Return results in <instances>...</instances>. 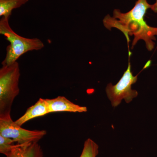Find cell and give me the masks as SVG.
Wrapping results in <instances>:
<instances>
[{
  "label": "cell",
  "instance_id": "1",
  "mask_svg": "<svg viewBox=\"0 0 157 157\" xmlns=\"http://www.w3.org/2000/svg\"><path fill=\"white\" fill-rule=\"evenodd\" d=\"M151 6L147 0H137L134 8L127 13H122L119 9H115L113 17L107 15L104 17V25L109 30L112 28L119 29L124 34L128 42L129 36L134 35L132 48L138 40L142 39L146 43L147 50L151 51L155 47L153 41L156 40L157 28L150 26L144 20L146 11L151 9Z\"/></svg>",
  "mask_w": 157,
  "mask_h": 157
},
{
  "label": "cell",
  "instance_id": "2",
  "mask_svg": "<svg viewBox=\"0 0 157 157\" xmlns=\"http://www.w3.org/2000/svg\"><path fill=\"white\" fill-rule=\"evenodd\" d=\"M9 19L2 17L0 20V34L10 43L6 48V57L2 63V66L13 63L25 53L40 50L44 47L43 42L38 38H25L15 33L10 26Z\"/></svg>",
  "mask_w": 157,
  "mask_h": 157
},
{
  "label": "cell",
  "instance_id": "3",
  "mask_svg": "<svg viewBox=\"0 0 157 157\" xmlns=\"http://www.w3.org/2000/svg\"><path fill=\"white\" fill-rule=\"evenodd\" d=\"M20 77L17 61L0 69V118L11 116V106L20 92Z\"/></svg>",
  "mask_w": 157,
  "mask_h": 157
},
{
  "label": "cell",
  "instance_id": "4",
  "mask_svg": "<svg viewBox=\"0 0 157 157\" xmlns=\"http://www.w3.org/2000/svg\"><path fill=\"white\" fill-rule=\"evenodd\" d=\"M137 76H134L131 71V65L129 62L126 71L116 84L111 83L107 84L106 88L107 98L111 102L113 107H115L120 104L123 100L129 103L138 96L136 90H132V85L137 81Z\"/></svg>",
  "mask_w": 157,
  "mask_h": 157
},
{
  "label": "cell",
  "instance_id": "5",
  "mask_svg": "<svg viewBox=\"0 0 157 157\" xmlns=\"http://www.w3.org/2000/svg\"><path fill=\"white\" fill-rule=\"evenodd\" d=\"M46 134L45 130L23 128L12 120L11 116L0 118V135L13 139L17 144L38 142Z\"/></svg>",
  "mask_w": 157,
  "mask_h": 157
},
{
  "label": "cell",
  "instance_id": "6",
  "mask_svg": "<svg viewBox=\"0 0 157 157\" xmlns=\"http://www.w3.org/2000/svg\"><path fill=\"white\" fill-rule=\"evenodd\" d=\"M46 100L48 104L49 113L61 112L83 113L87 111V107L74 104L63 96Z\"/></svg>",
  "mask_w": 157,
  "mask_h": 157
},
{
  "label": "cell",
  "instance_id": "7",
  "mask_svg": "<svg viewBox=\"0 0 157 157\" xmlns=\"http://www.w3.org/2000/svg\"><path fill=\"white\" fill-rule=\"evenodd\" d=\"M49 113L48 105L46 99L39 98L34 105L29 107L25 114L15 121L16 124L21 126L28 121Z\"/></svg>",
  "mask_w": 157,
  "mask_h": 157
},
{
  "label": "cell",
  "instance_id": "8",
  "mask_svg": "<svg viewBox=\"0 0 157 157\" xmlns=\"http://www.w3.org/2000/svg\"><path fill=\"white\" fill-rule=\"evenodd\" d=\"M6 157H44V156L38 142H33L23 144H16Z\"/></svg>",
  "mask_w": 157,
  "mask_h": 157
},
{
  "label": "cell",
  "instance_id": "9",
  "mask_svg": "<svg viewBox=\"0 0 157 157\" xmlns=\"http://www.w3.org/2000/svg\"><path fill=\"white\" fill-rule=\"evenodd\" d=\"M29 0H0V16L10 18L12 11L25 5Z\"/></svg>",
  "mask_w": 157,
  "mask_h": 157
},
{
  "label": "cell",
  "instance_id": "10",
  "mask_svg": "<svg viewBox=\"0 0 157 157\" xmlns=\"http://www.w3.org/2000/svg\"><path fill=\"white\" fill-rule=\"evenodd\" d=\"M99 146L94 140L88 138L86 140L79 157H97L99 154Z\"/></svg>",
  "mask_w": 157,
  "mask_h": 157
},
{
  "label": "cell",
  "instance_id": "11",
  "mask_svg": "<svg viewBox=\"0 0 157 157\" xmlns=\"http://www.w3.org/2000/svg\"><path fill=\"white\" fill-rule=\"evenodd\" d=\"M13 139L0 135V153L2 154L8 155L16 144Z\"/></svg>",
  "mask_w": 157,
  "mask_h": 157
},
{
  "label": "cell",
  "instance_id": "12",
  "mask_svg": "<svg viewBox=\"0 0 157 157\" xmlns=\"http://www.w3.org/2000/svg\"><path fill=\"white\" fill-rule=\"evenodd\" d=\"M151 9L155 13H157V0H156L155 3L151 5Z\"/></svg>",
  "mask_w": 157,
  "mask_h": 157
}]
</instances>
